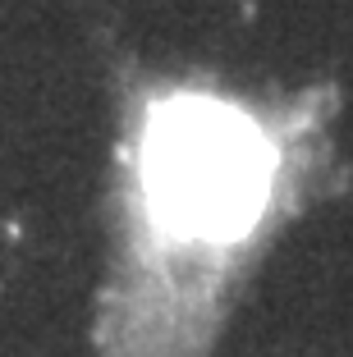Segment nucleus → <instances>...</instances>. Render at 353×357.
I'll return each mask as SVG.
<instances>
[{"label":"nucleus","instance_id":"obj_1","mask_svg":"<svg viewBox=\"0 0 353 357\" xmlns=\"http://www.w3.org/2000/svg\"><path fill=\"white\" fill-rule=\"evenodd\" d=\"M331 87L115 74V257L101 357H211L248 271L331 174Z\"/></svg>","mask_w":353,"mask_h":357}]
</instances>
